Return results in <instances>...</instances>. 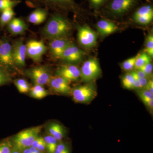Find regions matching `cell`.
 Segmentation results:
<instances>
[{"mask_svg": "<svg viewBox=\"0 0 153 153\" xmlns=\"http://www.w3.org/2000/svg\"><path fill=\"white\" fill-rule=\"evenodd\" d=\"M71 30L69 22L62 16L57 14L53 15L42 30L45 38L50 39L66 37Z\"/></svg>", "mask_w": 153, "mask_h": 153, "instance_id": "cell-1", "label": "cell"}, {"mask_svg": "<svg viewBox=\"0 0 153 153\" xmlns=\"http://www.w3.org/2000/svg\"><path fill=\"white\" fill-rule=\"evenodd\" d=\"M43 126H39L22 131L17 134L13 139L15 149L22 151L30 147L34 141L39 136Z\"/></svg>", "mask_w": 153, "mask_h": 153, "instance_id": "cell-2", "label": "cell"}, {"mask_svg": "<svg viewBox=\"0 0 153 153\" xmlns=\"http://www.w3.org/2000/svg\"><path fill=\"white\" fill-rule=\"evenodd\" d=\"M71 95L75 102L88 103L95 98L97 92L94 83L90 82L71 89Z\"/></svg>", "mask_w": 153, "mask_h": 153, "instance_id": "cell-3", "label": "cell"}, {"mask_svg": "<svg viewBox=\"0 0 153 153\" xmlns=\"http://www.w3.org/2000/svg\"><path fill=\"white\" fill-rule=\"evenodd\" d=\"M25 75L33 81L34 84L44 85L48 84L52 76L51 70L49 66H35L27 69Z\"/></svg>", "mask_w": 153, "mask_h": 153, "instance_id": "cell-4", "label": "cell"}, {"mask_svg": "<svg viewBox=\"0 0 153 153\" xmlns=\"http://www.w3.org/2000/svg\"><path fill=\"white\" fill-rule=\"evenodd\" d=\"M80 71V78L84 82H90L97 78L101 73V68L98 60L91 58L82 64Z\"/></svg>", "mask_w": 153, "mask_h": 153, "instance_id": "cell-5", "label": "cell"}, {"mask_svg": "<svg viewBox=\"0 0 153 153\" xmlns=\"http://www.w3.org/2000/svg\"><path fill=\"white\" fill-rule=\"evenodd\" d=\"M0 66L8 71L17 68L14 63L13 47L5 38L0 40Z\"/></svg>", "mask_w": 153, "mask_h": 153, "instance_id": "cell-6", "label": "cell"}, {"mask_svg": "<svg viewBox=\"0 0 153 153\" xmlns=\"http://www.w3.org/2000/svg\"><path fill=\"white\" fill-rule=\"evenodd\" d=\"M27 55L35 62H40L47 48L42 41L30 40L26 44Z\"/></svg>", "mask_w": 153, "mask_h": 153, "instance_id": "cell-7", "label": "cell"}, {"mask_svg": "<svg viewBox=\"0 0 153 153\" xmlns=\"http://www.w3.org/2000/svg\"><path fill=\"white\" fill-rule=\"evenodd\" d=\"M70 82L61 76H51L48 84L50 89L54 93L63 95H71V88Z\"/></svg>", "mask_w": 153, "mask_h": 153, "instance_id": "cell-8", "label": "cell"}, {"mask_svg": "<svg viewBox=\"0 0 153 153\" xmlns=\"http://www.w3.org/2000/svg\"><path fill=\"white\" fill-rule=\"evenodd\" d=\"M77 38L81 46L91 48L95 45L97 37L93 30L87 26H82L78 28Z\"/></svg>", "mask_w": 153, "mask_h": 153, "instance_id": "cell-9", "label": "cell"}, {"mask_svg": "<svg viewBox=\"0 0 153 153\" xmlns=\"http://www.w3.org/2000/svg\"><path fill=\"white\" fill-rule=\"evenodd\" d=\"M13 56L14 63L17 68H22L26 65L27 55L26 45L22 39H19L13 45Z\"/></svg>", "mask_w": 153, "mask_h": 153, "instance_id": "cell-10", "label": "cell"}, {"mask_svg": "<svg viewBox=\"0 0 153 153\" xmlns=\"http://www.w3.org/2000/svg\"><path fill=\"white\" fill-rule=\"evenodd\" d=\"M56 75L63 77L69 82L76 81L80 77V69L75 65H61L56 70Z\"/></svg>", "mask_w": 153, "mask_h": 153, "instance_id": "cell-11", "label": "cell"}, {"mask_svg": "<svg viewBox=\"0 0 153 153\" xmlns=\"http://www.w3.org/2000/svg\"><path fill=\"white\" fill-rule=\"evenodd\" d=\"M66 37H60L51 39L49 47L52 56L56 58H60L66 47L71 44Z\"/></svg>", "mask_w": 153, "mask_h": 153, "instance_id": "cell-12", "label": "cell"}, {"mask_svg": "<svg viewBox=\"0 0 153 153\" xmlns=\"http://www.w3.org/2000/svg\"><path fill=\"white\" fill-rule=\"evenodd\" d=\"M134 20L141 25L149 24L153 20V9L150 5H146L138 9L134 16Z\"/></svg>", "mask_w": 153, "mask_h": 153, "instance_id": "cell-13", "label": "cell"}, {"mask_svg": "<svg viewBox=\"0 0 153 153\" xmlns=\"http://www.w3.org/2000/svg\"><path fill=\"white\" fill-rule=\"evenodd\" d=\"M83 55L82 50L71 43L63 51L60 59L68 63H76L82 58Z\"/></svg>", "mask_w": 153, "mask_h": 153, "instance_id": "cell-14", "label": "cell"}, {"mask_svg": "<svg viewBox=\"0 0 153 153\" xmlns=\"http://www.w3.org/2000/svg\"><path fill=\"white\" fill-rule=\"evenodd\" d=\"M137 0H113L109 6L110 10L114 13L121 15L131 9Z\"/></svg>", "mask_w": 153, "mask_h": 153, "instance_id": "cell-15", "label": "cell"}, {"mask_svg": "<svg viewBox=\"0 0 153 153\" xmlns=\"http://www.w3.org/2000/svg\"><path fill=\"white\" fill-rule=\"evenodd\" d=\"M27 27L25 22L19 18H14L7 25L9 32L15 36L25 33Z\"/></svg>", "mask_w": 153, "mask_h": 153, "instance_id": "cell-16", "label": "cell"}, {"mask_svg": "<svg viewBox=\"0 0 153 153\" xmlns=\"http://www.w3.org/2000/svg\"><path fill=\"white\" fill-rule=\"evenodd\" d=\"M48 16V11L46 9L38 8L32 12L28 17L30 23L38 25L45 22Z\"/></svg>", "mask_w": 153, "mask_h": 153, "instance_id": "cell-17", "label": "cell"}, {"mask_svg": "<svg viewBox=\"0 0 153 153\" xmlns=\"http://www.w3.org/2000/svg\"><path fill=\"white\" fill-rule=\"evenodd\" d=\"M97 28L99 33L102 36H107L114 33L117 27L113 22L106 20H101L97 22Z\"/></svg>", "mask_w": 153, "mask_h": 153, "instance_id": "cell-18", "label": "cell"}, {"mask_svg": "<svg viewBox=\"0 0 153 153\" xmlns=\"http://www.w3.org/2000/svg\"><path fill=\"white\" fill-rule=\"evenodd\" d=\"M47 130L49 135L54 137L58 141L61 140L65 135V130L63 126L58 123H49L47 126Z\"/></svg>", "mask_w": 153, "mask_h": 153, "instance_id": "cell-19", "label": "cell"}, {"mask_svg": "<svg viewBox=\"0 0 153 153\" xmlns=\"http://www.w3.org/2000/svg\"><path fill=\"white\" fill-rule=\"evenodd\" d=\"M29 4L35 6L37 4H42L48 6H53L60 4H70L72 0H27Z\"/></svg>", "mask_w": 153, "mask_h": 153, "instance_id": "cell-20", "label": "cell"}, {"mask_svg": "<svg viewBox=\"0 0 153 153\" xmlns=\"http://www.w3.org/2000/svg\"><path fill=\"white\" fill-rule=\"evenodd\" d=\"M29 93L32 97L37 99L44 98L49 94V91L46 90L43 85L38 84H34L31 87Z\"/></svg>", "mask_w": 153, "mask_h": 153, "instance_id": "cell-21", "label": "cell"}, {"mask_svg": "<svg viewBox=\"0 0 153 153\" xmlns=\"http://www.w3.org/2000/svg\"><path fill=\"white\" fill-rule=\"evenodd\" d=\"M15 13L13 9H8L1 12L0 16V26L4 27L7 25L14 18Z\"/></svg>", "mask_w": 153, "mask_h": 153, "instance_id": "cell-22", "label": "cell"}, {"mask_svg": "<svg viewBox=\"0 0 153 153\" xmlns=\"http://www.w3.org/2000/svg\"><path fill=\"white\" fill-rule=\"evenodd\" d=\"M46 143V149L48 153H54L57 147L58 143L57 140L54 137L48 134L44 138Z\"/></svg>", "mask_w": 153, "mask_h": 153, "instance_id": "cell-23", "label": "cell"}, {"mask_svg": "<svg viewBox=\"0 0 153 153\" xmlns=\"http://www.w3.org/2000/svg\"><path fill=\"white\" fill-rule=\"evenodd\" d=\"M151 57L150 56L148 55L146 52H143L141 54L137 55L134 68L136 69H139L144 65L150 63Z\"/></svg>", "mask_w": 153, "mask_h": 153, "instance_id": "cell-24", "label": "cell"}, {"mask_svg": "<svg viewBox=\"0 0 153 153\" xmlns=\"http://www.w3.org/2000/svg\"><path fill=\"white\" fill-rule=\"evenodd\" d=\"M14 83L20 93H27L30 91L31 87L26 79H17L14 81Z\"/></svg>", "mask_w": 153, "mask_h": 153, "instance_id": "cell-25", "label": "cell"}, {"mask_svg": "<svg viewBox=\"0 0 153 153\" xmlns=\"http://www.w3.org/2000/svg\"><path fill=\"white\" fill-rule=\"evenodd\" d=\"M12 80V76L9 71L0 66V86L9 84Z\"/></svg>", "mask_w": 153, "mask_h": 153, "instance_id": "cell-26", "label": "cell"}, {"mask_svg": "<svg viewBox=\"0 0 153 153\" xmlns=\"http://www.w3.org/2000/svg\"><path fill=\"white\" fill-rule=\"evenodd\" d=\"M20 3L21 1L19 0H0V12L8 9H13Z\"/></svg>", "mask_w": 153, "mask_h": 153, "instance_id": "cell-27", "label": "cell"}, {"mask_svg": "<svg viewBox=\"0 0 153 153\" xmlns=\"http://www.w3.org/2000/svg\"><path fill=\"white\" fill-rule=\"evenodd\" d=\"M134 81V77L131 72L126 74L122 79L123 85L127 89H133Z\"/></svg>", "mask_w": 153, "mask_h": 153, "instance_id": "cell-28", "label": "cell"}, {"mask_svg": "<svg viewBox=\"0 0 153 153\" xmlns=\"http://www.w3.org/2000/svg\"><path fill=\"white\" fill-rule=\"evenodd\" d=\"M13 148V143L9 139L0 141V153H11Z\"/></svg>", "mask_w": 153, "mask_h": 153, "instance_id": "cell-29", "label": "cell"}, {"mask_svg": "<svg viewBox=\"0 0 153 153\" xmlns=\"http://www.w3.org/2000/svg\"><path fill=\"white\" fill-rule=\"evenodd\" d=\"M145 52L149 55L151 57L153 56V36L150 34L146 39V48Z\"/></svg>", "mask_w": 153, "mask_h": 153, "instance_id": "cell-30", "label": "cell"}, {"mask_svg": "<svg viewBox=\"0 0 153 153\" xmlns=\"http://www.w3.org/2000/svg\"><path fill=\"white\" fill-rule=\"evenodd\" d=\"M137 56L125 60L122 64V68L125 71H129L134 68Z\"/></svg>", "mask_w": 153, "mask_h": 153, "instance_id": "cell-31", "label": "cell"}, {"mask_svg": "<svg viewBox=\"0 0 153 153\" xmlns=\"http://www.w3.org/2000/svg\"><path fill=\"white\" fill-rule=\"evenodd\" d=\"M139 70H141L147 76L151 75L153 71V65L152 63H149L143 66H142L139 68Z\"/></svg>", "mask_w": 153, "mask_h": 153, "instance_id": "cell-32", "label": "cell"}, {"mask_svg": "<svg viewBox=\"0 0 153 153\" xmlns=\"http://www.w3.org/2000/svg\"><path fill=\"white\" fill-rule=\"evenodd\" d=\"M137 92L140 98H148L153 99V94L145 88Z\"/></svg>", "mask_w": 153, "mask_h": 153, "instance_id": "cell-33", "label": "cell"}, {"mask_svg": "<svg viewBox=\"0 0 153 153\" xmlns=\"http://www.w3.org/2000/svg\"><path fill=\"white\" fill-rule=\"evenodd\" d=\"M54 153H70L67 146L63 143L57 144Z\"/></svg>", "mask_w": 153, "mask_h": 153, "instance_id": "cell-34", "label": "cell"}, {"mask_svg": "<svg viewBox=\"0 0 153 153\" xmlns=\"http://www.w3.org/2000/svg\"><path fill=\"white\" fill-rule=\"evenodd\" d=\"M145 105L152 112L153 109V99L148 98H140Z\"/></svg>", "mask_w": 153, "mask_h": 153, "instance_id": "cell-35", "label": "cell"}, {"mask_svg": "<svg viewBox=\"0 0 153 153\" xmlns=\"http://www.w3.org/2000/svg\"><path fill=\"white\" fill-rule=\"evenodd\" d=\"M135 79H137L139 82L140 85H141L142 88H144L145 86H146V84H147L148 81L147 78H138V77H136L135 76H134Z\"/></svg>", "mask_w": 153, "mask_h": 153, "instance_id": "cell-36", "label": "cell"}, {"mask_svg": "<svg viewBox=\"0 0 153 153\" xmlns=\"http://www.w3.org/2000/svg\"><path fill=\"white\" fill-rule=\"evenodd\" d=\"M44 140V138L42 137L38 136V137L36 138V140L34 141L31 146H33V147L37 149L38 147L39 146V145L41 144V143Z\"/></svg>", "mask_w": 153, "mask_h": 153, "instance_id": "cell-37", "label": "cell"}, {"mask_svg": "<svg viewBox=\"0 0 153 153\" xmlns=\"http://www.w3.org/2000/svg\"><path fill=\"white\" fill-rule=\"evenodd\" d=\"M145 89H147L150 91L152 94H153V80H149L148 81L147 84L144 88Z\"/></svg>", "mask_w": 153, "mask_h": 153, "instance_id": "cell-38", "label": "cell"}, {"mask_svg": "<svg viewBox=\"0 0 153 153\" xmlns=\"http://www.w3.org/2000/svg\"><path fill=\"white\" fill-rule=\"evenodd\" d=\"M90 1L94 6L98 7L104 2L105 0H90Z\"/></svg>", "mask_w": 153, "mask_h": 153, "instance_id": "cell-39", "label": "cell"}, {"mask_svg": "<svg viewBox=\"0 0 153 153\" xmlns=\"http://www.w3.org/2000/svg\"><path fill=\"white\" fill-rule=\"evenodd\" d=\"M29 148H30V150L33 153H43L40 152V151L38 150V149L33 147V146H30Z\"/></svg>", "mask_w": 153, "mask_h": 153, "instance_id": "cell-40", "label": "cell"}, {"mask_svg": "<svg viewBox=\"0 0 153 153\" xmlns=\"http://www.w3.org/2000/svg\"><path fill=\"white\" fill-rule=\"evenodd\" d=\"M22 151V153H33L30 150V149L29 148H26V149H24Z\"/></svg>", "mask_w": 153, "mask_h": 153, "instance_id": "cell-41", "label": "cell"}, {"mask_svg": "<svg viewBox=\"0 0 153 153\" xmlns=\"http://www.w3.org/2000/svg\"><path fill=\"white\" fill-rule=\"evenodd\" d=\"M21 151H19V150L17 149H15V148L14 149L13 148L11 153H21Z\"/></svg>", "mask_w": 153, "mask_h": 153, "instance_id": "cell-42", "label": "cell"}]
</instances>
